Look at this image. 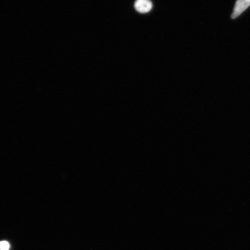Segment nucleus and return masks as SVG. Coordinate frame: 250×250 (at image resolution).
I'll list each match as a JSON object with an SVG mask.
<instances>
[{"mask_svg":"<svg viewBox=\"0 0 250 250\" xmlns=\"http://www.w3.org/2000/svg\"><path fill=\"white\" fill-rule=\"evenodd\" d=\"M10 245L6 241L0 242V250H9Z\"/></svg>","mask_w":250,"mask_h":250,"instance_id":"7ed1b4c3","label":"nucleus"},{"mask_svg":"<svg viewBox=\"0 0 250 250\" xmlns=\"http://www.w3.org/2000/svg\"><path fill=\"white\" fill-rule=\"evenodd\" d=\"M134 7L140 13L145 14L151 11L152 4L150 0H137Z\"/></svg>","mask_w":250,"mask_h":250,"instance_id":"f03ea898","label":"nucleus"},{"mask_svg":"<svg viewBox=\"0 0 250 250\" xmlns=\"http://www.w3.org/2000/svg\"><path fill=\"white\" fill-rule=\"evenodd\" d=\"M249 7H250V0H236L231 18L235 19L238 17Z\"/></svg>","mask_w":250,"mask_h":250,"instance_id":"f257e3e1","label":"nucleus"}]
</instances>
